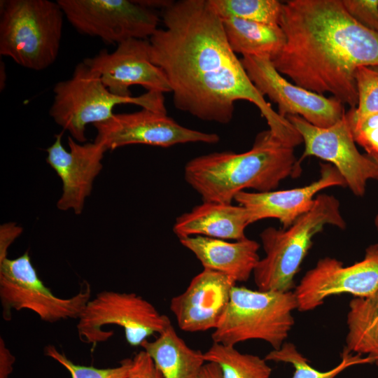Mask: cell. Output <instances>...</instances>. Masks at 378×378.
I'll return each instance as SVG.
<instances>
[{
  "label": "cell",
  "mask_w": 378,
  "mask_h": 378,
  "mask_svg": "<svg viewBox=\"0 0 378 378\" xmlns=\"http://www.w3.org/2000/svg\"><path fill=\"white\" fill-rule=\"evenodd\" d=\"M220 18L234 17L270 25H279L283 2L277 0H208Z\"/></svg>",
  "instance_id": "cell-26"
},
{
  "label": "cell",
  "mask_w": 378,
  "mask_h": 378,
  "mask_svg": "<svg viewBox=\"0 0 378 378\" xmlns=\"http://www.w3.org/2000/svg\"><path fill=\"white\" fill-rule=\"evenodd\" d=\"M93 125L97 130L94 141L106 151L131 144L167 148L195 142L215 144L220 140L217 134L186 127L167 113L146 108L114 113L107 120Z\"/></svg>",
  "instance_id": "cell-14"
},
{
  "label": "cell",
  "mask_w": 378,
  "mask_h": 378,
  "mask_svg": "<svg viewBox=\"0 0 378 378\" xmlns=\"http://www.w3.org/2000/svg\"><path fill=\"white\" fill-rule=\"evenodd\" d=\"M374 223L375 227L377 230L378 231V214L376 215L374 218Z\"/></svg>",
  "instance_id": "cell-35"
},
{
  "label": "cell",
  "mask_w": 378,
  "mask_h": 378,
  "mask_svg": "<svg viewBox=\"0 0 378 378\" xmlns=\"http://www.w3.org/2000/svg\"><path fill=\"white\" fill-rule=\"evenodd\" d=\"M198 378H223V377L218 364L214 362H206Z\"/></svg>",
  "instance_id": "cell-34"
},
{
  "label": "cell",
  "mask_w": 378,
  "mask_h": 378,
  "mask_svg": "<svg viewBox=\"0 0 378 378\" xmlns=\"http://www.w3.org/2000/svg\"><path fill=\"white\" fill-rule=\"evenodd\" d=\"M344 349L365 355L378 366V291L365 298H354L346 315Z\"/></svg>",
  "instance_id": "cell-23"
},
{
  "label": "cell",
  "mask_w": 378,
  "mask_h": 378,
  "mask_svg": "<svg viewBox=\"0 0 378 378\" xmlns=\"http://www.w3.org/2000/svg\"><path fill=\"white\" fill-rule=\"evenodd\" d=\"M334 186L346 187L338 170L330 163H320V177L309 185L288 190L239 192L234 200L248 211L251 223L276 218L283 228L290 227L312 207L321 191Z\"/></svg>",
  "instance_id": "cell-18"
},
{
  "label": "cell",
  "mask_w": 378,
  "mask_h": 378,
  "mask_svg": "<svg viewBox=\"0 0 378 378\" xmlns=\"http://www.w3.org/2000/svg\"><path fill=\"white\" fill-rule=\"evenodd\" d=\"M358 104L350 108L356 116L378 113V68L360 66L356 72Z\"/></svg>",
  "instance_id": "cell-27"
},
{
  "label": "cell",
  "mask_w": 378,
  "mask_h": 378,
  "mask_svg": "<svg viewBox=\"0 0 378 378\" xmlns=\"http://www.w3.org/2000/svg\"><path fill=\"white\" fill-rule=\"evenodd\" d=\"M204 269L225 274L236 283L248 281L260 260V244L247 237L234 241L203 236L179 239Z\"/></svg>",
  "instance_id": "cell-19"
},
{
  "label": "cell",
  "mask_w": 378,
  "mask_h": 378,
  "mask_svg": "<svg viewBox=\"0 0 378 378\" xmlns=\"http://www.w3.org/2000/svg\"><path fill=\"white\" fill-rule=\"evenodd\" d=\"M53 93L50 116L82 144L87 141L86 126L109 119L117 105L131 104L167 113L163 93L148 91L136 97L117 96L104 85L99 74L83 61L76 65L70 78L55 85Z\"/></svg>",
  "instance_id": "cell-6"
},
{
  "label": "cell",
  "mask_w": 378,
  "mask_h": 378,
  "mask_svg": "<svg viewBox=\"0 0 378 378\" xmlns=\"http://www.w3.org/2000/svg\"><path fill=\"white\" fill-rule=\"evenodd\" d=\"M68 22L80 34L117 44L148 39L158 29L153 10L136 0H57Z\"/></svg>",
  "instance_id": "cell-10"
},
{
  "label": "cell",
  "mask_w": 378,
  "mask_h": 378,
  "mask_svg": "<svg viewBox=\"0 0 378 378\" xmlns=\"http://www.w3.org/2000/svg\"><path fill=\"white\" fill-rule=\"evenodd\" d=\"M141 346L163 378H198L206 363L204 353L188 346L172 323L154 341L146 340Z\"/></svg>",
  "instance_id": "cell-21"
},
{
  "label": "cell",
  "mask_w": 378,
  "mask_h": 378,
  "mask_svg": "<svg viewBox=\"0 0 378 378\" xmlns=\"http://www.w3.org/2000/svg\"><path fill=\"white\" fill-rule=\"evenodd\" d=\"M346 117L355 142L378 159V113L356 116L349 110Z\"/></svg>",
  "instance_id": "cell-29"
},
{
  "label": "cell",
  "mask_w": 378,
  "mask_h": 378,
  "mask_svg": "<svg viewBox=\"0 0 378 378\" xmlns=\"http://www.w3.org/2000/svg\"><path fill=\"white\" fill-rule=\"evenodd\" d=\"M279 26L286 42L271 59L276 69L300 87L356 108V72L378 68V33L352 18L342 0L284 1Z\"/></svg>",
  "instance_id": "cell-2"
},
{
  "label": "cell",
  "mask_w": 378,
  "mask_h": 378,
  "mask_svg": "<svg viewBox=\"0 0 378 378\" xmlns=\"http://www.w3.org/2000/svg\"><path fill=\"white\" fill-rule=\"evenodd\" d=\"M63 132L55 135V141L48 147L46 162L62 182V193L57 202L61 211L71 209L82 213L85 199L91 194L95 178L103 168L106 150L94 142L79 143L68 136L67 150L62 144Z\"/></svg>",
  "instance_id": "cell-16"
},
{
  "label": "cell",
  "mask_w": 378,
  "mask_h": 378,
  "mask_svg": "<svg viewBox=\"0 0 378 378\" xmlns=\"http://www.w3.org/2000/svg\"><path fill=\"white\" fill-rule=\"evenodd\" d=\"M250 224L249 214L241 205L202 202L178 216L173 231L179 239L203 236L237 241L246 237L245 230Z\"/></svg>",
  "instance_id": "cell-20"
},
{
  "label": "cell",
  "mask_w": 378,
  "mask_h": 378,
  "mask_svg": "<svg viewBox=\"0 0 378 378\" xmlns=\"http://www.w3.org/2000/svg\"><path fill=\"white\" fill-rule=\"evenodd\" d=\"M90 296L87 282L71 298L55 295L38 277L28 251L15 259L0 261V299L5 321L10 320L12 309L31 310L49 323L78 319Z\"/></svg>",
  "instance_id": "cell-9"
},
{
  "label": "cell",
  "mask_w": 378,
  "mask_h": 378,
  "mask_svg": "<svg viewBox=\"0 0 378 378\" xmlns=\"http://www.w3.org/2000/svg\"><path fill=\"white\" fill-rule=\"evenodd\" d=\"M22 228L15 223H6L0 229V261L8 258V248L13 241L21 234Z\"/></svg>",
  "instance_id": "cell-32"
},
{
  "label": "cell",
  "mask_w": 378,
  "mask_h": 378,
  "mask_svg": "<svg viewBox=\"0 0 378 378\" xmlns=\"http://www.w3.org/2000/svg\"><path fill=\"white\" fill-rule=\"evenodd\" d=\"M170 323L167 316L135 293L104 290L87 303L76 328L80 340L94 346L113 335L102 330L103 326L117 325L124 330L128 344L137 346Z\"/></svg>",
  "instance_id": "cell-8"
},
{
  "label": "cell",
  "mask_w": 378,
  "mask_h": 378,
  "mask_svg": "<svg viewBox=\"0 0 378 378\" xmlns=\"http://www.w3.org/2000/svg\"><path fill=\"white\" fill-rule=\"evenodd\" d=\"M233 52L270 59L284 47L285 34L279 25H270L234 17L220 18Z\"/></svg>",
  "instance_id": "cell-22"
},
{
  "label": "cell",
  "mask_w": 378,
  "mask_h": 378,
  "mask_svg": "<svg viewBox=\"0 0 378 378\" xmlns=\"http://www.w3.org/2000/svg\"><path fill=\"white\" fill-rule=\"evenodd\" d=\"M15 357L6 347L4 339L0 337V378H8L13 370Z\"/></svg>",
  "instance_id": "cell-33"
},
{
  "label": "cell",
  "mask_w": 378,
  "mask_h": 378,
  "mask_svg": "<svg viewBox=\"0 0 378 378\" xmlns=\"http://www.w3.org/2000/svg\"><path fill=\"white\" fill-rule=\"evenodd\" d=\"M236 282L221 273L204 269L182 293L170 302V310L185 332L214 330L228 305Z\"/></svg>",
  "instance_id": "cell-17"
},
{
  "label": "cell",
  "mask_w": 378,
  "mask_h": 378,
  "mask_svg": "<svg viewBox=\"0 0 378 378\" xmlns=\"http://www.w3.org/2000/svg\"><path fill=\"white\" fill-rule=\"evenodd\" d=\"M286 118L300 134L304 144L300 162L309 156L328 162L341 174L346 187L357 197L364 196L369 181H378V159L358 150L346 113L328 127L313 125L299 115H288Z\"/></svg>",
  "instance_id": "cell-11"
},
{
  "label": "cell",
  "mask_w": 378,
  "mask_h": 378,
  "mask_svg": "<svg viewBox=\"0 0 378 378\" xmlns=\"http://www.w3.org/2000/svg\"><path fill=\"white\" fill-rule=\"evenodd\" d=\"M293 146L269 129L259 132L248 151L214 152L189 160L184 177L202 202L231 204L246 189L267 192L301 171Z\"/></svg>",
  "instance_id": "cell-3"
},
{
  "label": "cell",
  "mask_w": 378,
  "mask_h": 378,
  "mask_svg": "<svg viewBox=\"0 0 378 378\" xmlns=\"http://www.w3.org/2000/svg\"><path fill=\"white\" fill-rule=\"evenodd\" d=\"M206 362L218 365L223 378H270L272 368L265 358L243 354L235 346L213 343L204 353Z\"/></svg>",
  "instance_id": "cell-24"
},
{
  "label": "cell",
  "mask_w": 378,
  "mask_h": 378,
  "mask_svg": "<svg viewBox=\"0 0 378 378\" xmlns=\"http://www.w3.org/2000/svg\"><path fill=\"white\" fill-rule=\"evenodd\" d=\"M345 229L346 224L339 200L321 193L311 209L288 228H265L260 234L265 257L260 259L253 275L260 290L288 292L295 288V277L313 244L314 237L325 226Z\"/></svg>",
  "instance_id": "cell-4"
},
{
  "label": "cell",
  "mask_w": 378,
  "mask_h": 378,
  "mask_svg": "<svg viewBox=\"0 0 378 378\" xmlns=\"http://www.w3.org/2000/svg\"><path fill=\"white\" fill-rule=\"evenodd\" d=\"M378 291V244L368 246L364 258L348 266L335 258L324 257L308 270L295 286L298 310L309 312L329 297L348 293L365 298Z\"/></svg>",
  "instance_id": "cell-12"
},
{
  "label": "cell",
  "mask_w": 378,
  "mask_h": 378,
  "mask_svg": "<svg viewBox=\"0 0 378 378\" xmlns=\"http://www.w3.org/2000/svg\"><path fill=\"white\" fill-rule=\"evenodd\" d=\"M161 10L164 29L148 38L149 55L166 75L177 109L204 121L227 124L235 102L246 100L258 108L276 136L288 143L300 140L292 124L248 78L208 0L169 1Z\"/></svg>",
  "instance_id": "cell-1"
},
{
  "label": "cell",
  "mask_w": 378,
  "mask_h": 378,
  "mask_svg": "<svg viewBox=\"0 0 378 378\" xmlns=\"http://www.w3.org/2000/svg\"><path fill=\"white\" fill-rule=\"evenodd\" d=\"M83 62L97 72L104 85L117 96L132 97L130 87L134 85L148 91L171 92L166 75L150 61L148 39H128L113 52L102 49Z\"/></svg>",
  "instance_id": "cell-15"
},
{
  "label": "cell",
  "mask_w": 378,
  "mask_h": 378,
  "mask_svg": "<svg viewBox=\"0 0 378 378\" xmlns=\"http://www.w3.org/2000/svg\"><path fill=\"white\" fill-rule=\"evenodd\" d=\"M241 62L247 75L262 96L278 106L283 118L299 115L313 125L328 127L345 114L344 104L337 99L312 92L284 78L267 57L244 56Z\"/></svg>",
  "instance_id": "cell-13"
},
{
  "label": "cell",
  "mask_w": 378,
  "mask_h": 378,
  "mask_svg": "<svg viewBox=\"0 0 378 378\" xmlns=\"http://www.w3.org/2000/svg\"><path fill=\"white\" fill-rule=\"evenodd\" d=\"M46 354L64 366L71 378H125L132 364V358L122 360L120 365L112 368H96L92 366L76 365L54 346H47Z\"/></svg>",
  "instance_id": "cell-28"
},
{
  "label": "cell",
  "mask_w": 378,
  "mask_h": 378,
  "mask_svg": "<svg viewBox=\"0 0 378 378\" xmlns=\"http://www.w3.org/2000/svg\"><path fill=\"white\" fill-rule=\"evenodd\" d=\"M125 378H163L153 359L145 351L137 353L132 358V364Z\"/></svg>",
  "instance_id": "cell-31"
},
{
  "label": "cell",
  "mask_w": 378,
  "mask_h": 378,
  "mask_svg": "<svg viewBox=\"0 0 378 378\" xmlns=\"http://www.w3.org/2000/svg\"><path fill=\"white\" fill-rule=\"evenodd\" d=\"M295 309L298 302L293 290L265 291L234 286L211 339L214 343L232 346L260 340L279 349L294 326Z\"/></svg>",
  "instance_id": "cell-7"
},
{
  "label": "cell",
  "mask_w": 378,
  "mask_h": 378,
  "mask_svg": "<svg viewBox=\"0 0 378 378\" xmlns=\"http://www.w3.org/2000/svg\"><path fill=\"white\" fill-rule=\"evenodd\" d=\"M340 362L333 368L327 371H320L311 366L296 346L286 342L280 349H273L265 357L267 361L289 363L294 368L293 378H335L339 374L349 367L361 364H373L368 356L353 354L343 349Z\"/></svg>",
  "instance_id": "cell-25"
},
{
  "label": "cell",
  "mask_w": 378,
  "mask_h": 378,
  "mask_svg": "<svg viewBox=\"0 0 378 378\" xmlns=\"http://www.w3.org/2000/svg\"><path fill=\"white\" fill-rule=\"evenodd\" d=\"M347 12L365 27L378 33V0H342Z\"/></svg>",
  "instance_id": "cell-30"
},
{
  "label": "cell",
  "mask_w": 378,
  "mask_h": 378,
  "mask_svg": "<svg viewBox=\"0 0 378 378\" xmlns=\"http://www.w3.org/2000/svg\"><path fill=\"white\" fill-rule=\"evenodd\" d=\"M0 8V55L34 71L52 65L59 55L65 17L58 2L4 0Z\"/></svg>",
  "instance_id": "cell-5"
}]
</instances>
